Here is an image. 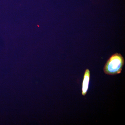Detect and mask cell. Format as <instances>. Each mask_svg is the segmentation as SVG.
Segmentation results:
<instances>
[{"label":"cell","mask_w":125,"mask_h":125,"mask_svg":"<svg viewBox=\"0 0 125 125\" xmlns=\"http://www.w3.org/2000/svg\"><path fill=\"white\" fill-rule=\"evenodd\" d=\"M125 62V60L121 54L115 53L109 57L106 62L104 67V72L106 74L111 75L120 74Z\"/></svg>","instance_id":"obj_1"},{"label":"cell","mask_w":125,"mask_h":125,"mask_svg":"<svg viewBox=\"0 0 125 125\" xmlns=\"http://www.w3.org/2000/svg\"><path fill=\"white\" fill-rule=\"evenodd\" d=\"M90 71L89 69H86L83 75L82 83V94L85 96L88 90L90 80Z\"/></svg>","instance_id":"obj_2"}]
</instances>
